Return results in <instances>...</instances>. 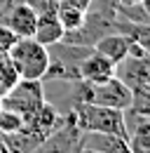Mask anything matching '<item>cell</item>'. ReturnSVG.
I'll use <instances>...</instances> for the list:
<instances>
[{
  "mask_svg": "<svg viewBox=\"0 0 150 153\" xmlns=\"http://www.w3.org/2000/svg\"><path fill=\"white\" fill-rule=\"evenodd\" d=\"M7 57L12 61L17 76L26 80H42L49 66V50L35 38H19L10 47Z\"/></svg>",
  "mask_w": 150,
  "mask_h": 153,
  "instance_id": "cell-1",
  "label": "cell"
},
{
  "mask_svg": "<svg viewBox=\"0 0 150 153\" xmlns=\"http://www.w3.org/2000/svg\"><path fill=\"white\" fill-rule=\"evenodd\" d=\"M73 120L80 132H110L127 139L124 111L99 106V104H80L73 108Z\"/></svg>",
  "mask_w": 150,
  "mask_h": 153,
  "instance_id": "cell-2",
  "label": "cell"
},
{
  "mask_svg": "<svg viewBox=\"0 0 150 153\" xmlns=\"http://www.w3.org/2000/svg\"><path fill=\"white\" fill-rule=\"evenodd\" d=\"M42 101H45V82L42 80H26V78H19L0 97V106L10 108V111H17L21 118L28 115L31 111H35Z\"/></svg>",
  "mask_w": 150,
  "mask_h": 153,
  "instance_id": "cell-3",
  "label": "cell"
},
{
  "mask_svg": "<svg viewBox=\"0 0 150 153\" xmlns=\"http://www.w3.org/2000/svg\"><path fill=\"white\" fill-rule=\"evenodd\" d=\"M131 87L124 85L117 76H112L106 82L99 85H89V99L87 104H99V106H108V108H117V111H127L131 106Z\"/></svg>",
  "mask_w": 150,
  "mask_h": 153,
  "instance_id": "cell-4",
  "label": "cell"
},
{
  "mask_svg": "<svg viewBox=\"0 0 150 153\" xmlns=\"http://www.w3.org/2000/svg\"><path fill=\"white\" fill-rule=\"evenodd\" d=\"M77 139H80V130L75 125L73 115L68 113L63 125L56 127L49 137H45L38 144V149L31 153H77Z\"/></svg>",
  "mask_w": 150,
  "mask_h": 153,
  "instance_id": "cell-5",
  "label": "cell"
},
{
  "mask_svg": "<svg viewBox=\"0 0 150 153\" xmlns=\"http://www.w3.org/2000/svg\"><path fill=\"white\" fill-rule=\"evenodd\" d=\"M66 120V115H61L56 111V106H52L47 99L38 106L35 111H31L28 115H24V127L38 132L40 137H49L56 127H61Z\"/></svg>",
  "mask_w": 150,
  "mask_h": 153,
  "instance_id": "cell-6",
  "label": "cell"
},
{
  "mask_svg": "<svg viewBox=\"0 0 150 153\" xmlns=\"http://www.w3.org/2000/svg\"><path fill=\"white\" fill-rule=\"evenodd\" d=\"M115 66L117 64H112L110 59H106L96 50H92L77 64V76H80V80H85L89 85H99V82H106L115 76Z\"/></svg>",
  "mask_w": 150,
  "mask_h": 153,
  "instance_id": "cell-7",
  "label": "cell"
},
{
  "mask_svg": "<svg viewBox=\"0 0 150 153\" xmlns=\"http://www.w3.org/2000/svg\"><path fill=\"white\" fill-rule=\"evenodd\" d=\"M77 149H92L99 153H131L127 139L110 132H80Z\"/></svg>",
  "mask_w": 150,
  "mask_h": 153,
  "instance_id": "cell-8",
  "label": "cell"
},
{
  "mask_svg": "<svg viewBox=\"0 0 150 153\" xmlns=\"http://www.w3.org/2000/svg\"><path fill=\"white\" fill-rule=\"evenodd\" d=\"M134 36L129 33H122V31H112V33H106L103 38H99L94 42V50L99 54H103L106 59H110L112 64H120L122 59L129 57L131 42H134Z\"/></svg>",
  "mask_w": 150,
  "mask_h": 153,
  "instance_id": "cell-9",
  "label": "cell"
},
{
  "mask_svg": "<svg viewBox=\"0 0 150 153\" xmlns=\"http://www.w3.org/2000/svg\"><path fill=\"white\" fill-rule=\"evenodd\" d=\"M5 24L17 33V38H33L35 24H38V12L33 7H28L26 2H17V5L7 12Z\"/></svg>",
  "mask_w": 150,
  "mask_h": 153,
  "instance_id": "cell-10",
  "label": "cell"
},
{
  "mask_svg": "<svg viewBox=\"0 0 150 153\" xmlns=\"http://www.w3.org/2000/svg\"><path fill=\"white\" fill-rule=\"evenodd\" d=\"M63 26H61V21L56 17V10L52 12H42V14H38V24H35V33H33V38L38 42H42V45H54L59 40H63Z\"/></svg>",
  "mask_w": 150,
  "mask_h": 153,
  "instance_id": "cell-11",
  "label": "cell"
},
{
  "mask_svg": "<svg viewBox=\"0 0 150 153\" xmlns=\"http://www.w3.org/2000/svg\"><path fill=\"white\" fill-rule=\"evenodd\" d=\"M2 139H5L10 153H31V151L38 149V144H40L45 137H40L38 132L28 130V127H19L17 132L2 134Z\"/></svg>",
  "mask_w": 150,
  "mask_h": 153,
  "instance_id": "cell-12",
  "label": "cell"
},
{
  "mask_svg": "<svg viewBox=\"0 0 150 153\" xmlns=\"http://www.w3.org/2000/svg\"><path fill=\"white\" fill-rule=\"evenodd\" d=\"M85 14H87V12L80 10V7H75L73 2H68V0H56V17H59V21H61V26H63L66 33L80 28L82 21H85Z\"/></svg>",
  "mask_w": 150,
  "mask_h": 153,
  "instance_id": "cell-13",
  "label": "cell"
},
{
  "mask_svg": "<svg viewBox=\"0 0 150 153\" xmlns=\"http://www.w3.org/2000/svg\"><path fill=\"white\" fill-rule=\"evenodd\" d=\"M19 127H24V118L17 111H10V108H2L0 106V134L17 132Z\"/></svg>",
  "mask_w": 150,
  "mask_h": 153,
  "instance_id": "cell-14",
  "label": "cell"
},
{
  "mask_svg": "<svg viewBox=\"0 0 150 153\" xmlns=\"http://www.w3.org/2000/svg\"><path fill=\"white\" fill-rule=\"evenodd\" d=\"M17 33L5 24V21H0V54H7L10 52V47L17 42Z\"/></svg>",
  "mask_w": 150,
  "mask_h": 153,
  "instance_id": "cell-15",
  "label": "cell"
},
{
  "mask_svg": "<svg viewBox=\"0 0 150 153\" xmlns=\"http://www.w3.org/2000/svg\"><path fill=\"white\" fill-rule=\"evenodd\" d=\"M21 2H26L28 7H33V10H35L38 14L56 10V0H21Z\"/></svg>",
  "mask_w": 150,
  "mask_h": 153,
  "instance_id": "cell-16",
  "label": "cell"
},
{
  "mask_svg": "<svg viewBox=\"0 0 150 153\" xmlns=\"http://www.w3.org/2000/svg\"><path fill=\"white\" fill-rule=\"evenodd\" d=\"M17 2H21V0H0V21H5L7 12H10V10H12Z\"/></svg>",
  "mask_w": 150,
  "mask_h": 153,
  "instance_id": "cell-17",
  "label": "cell"
},
{
  "mask_svg": "<svg viewBox=\"0 0 150 153\" xmlns=\"http://www.w3.org/2000/svg\"><path fill=\"white\" fill-rule=\"evenodd\" d=\"M141 7H143V12H146V17L150 21V0H141Z\"/></svg>",
  "mask_w": 150,
  "mask_h": 153,
  "instance_id": "cell-18",
  "label": "cell"
},
{
  "mask_svg": "<svg viewBox=\"0 0 150 153\" xmlns=\"http://www.w3.org/2000/svg\"><path fill=\"white\" fill-rule=\"evenodd\" d=\"M117 2H120V5H138L141 0H117Z\"/></svg>",
  "mask_w": 150,
  "mask_h": 153,
  "instance_id": "cell-19",
  "label": "cell"
},
{
  "mask_svg": "<svg viewBox=\"0 0 150 153\" xmlns=\"http://www.w3.org/2000/svg\"><path fill=\"white\" fill-rule=\"evenodd\" d=\"M77 153H99V151H92V149H77Z\"/></svg>",
  "mask_w": 150,
  "mask_h": 153,
  "instance_id": "cell-20",
  "label": "cell"
}]
</instances>
